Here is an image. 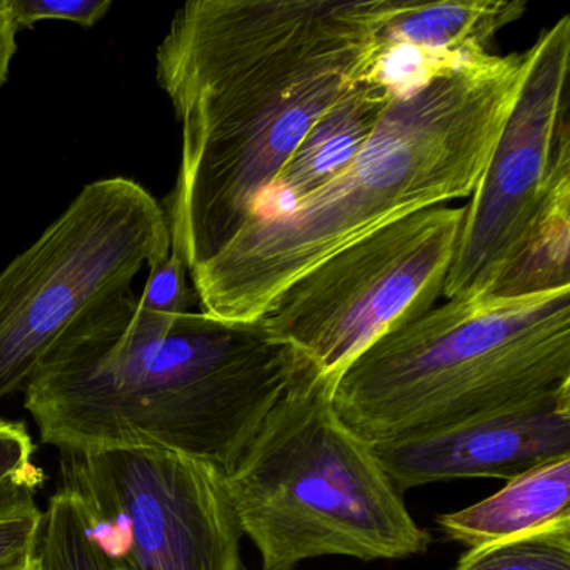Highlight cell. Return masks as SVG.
<instances>
[{"instance_id":"e0dca14e","label":"cell","mask_w":570,"mask_h":570,"mask_svg":"<svg viewBox=\"0 0 570 570\" xmlns=\"http://www.w3.org/2000/svg\"><path fill=\"white\" fill-rule=\"evenodd\" d=\"M45 472L35 463V443L22 423L0 420V513L35 502Z\"/></svg>"},{"instance_id":"52a82bcc","label":"cell","mask_w":570,"mask_h":570,"mask_svg":"<svg viewBox=\"0 0 570 570\" xmlns=\"http://www.w3.org/2000/svg\"><path fill=\"white\" fill-rule=\"evenodd\" d=\"M462 215L433 206L370 233L299 276L258 322L338 380L376 340L435 308Z\"/></svg>"},{"instance_id":"5b68a950","label":"cell","mask_w":570,"mask_h":570,"mask_svg":"<svg viewBox=\"0 0 570 570\" xmlns=\"http://www.w3.org/2000/svg\"><path fill=\"white\" fill-rule=\"evenodd\" d=\"M335 383L306 358L222 475L243 535L262 556V570H293L325 556L406 559L432 542L373 445L336 415Z\"/></svg>"},{"instance_id":"6da1fadb","label":"cell","mask_w":570,"mask_h":570,"mask_svg":"<svg viewBox=\"0 0 570 570\" xmlns=\"http://www.w3.org/2000/svg\"><path fill=\"white\" fill-rule=\"evenodd\" d=\"M379 62L372 0H191L156 52L181 122L165 209L193 269L215 258L315 122Z\"/></svg>"},{"instance_id":"3957f363","label":"cell","mask_w":570,"mask_h":570,"mask_svg":"<svg viewBox=\"0 0 570 570\" xmlns=\"http://www.w3.org/2000/svg\"><path fill=\"white\" fill-rule=\"evenodd\" d=\"M529 69L485 55L399 88L355 159L288 212L253 219L193 269L203 313L255 323L283 289L340 249L405 216L472 196Z\"/></svg>"},{"instance_id":"30bf717a","label":"cell","mask_w":570,"mask_h":570,"mask_svg":"<svg viewBox=\"0 0 570 570\" xmlns=\"http://www.w3.org/2000/svg\"><path fill=\"white\" fill-rule=\"evenodd\" d=\"M373 450L400 493L445 480H512L570 456V385Z\"/></svg>"},{"instance_id":"8fae6325","label":"cell","mask_w":570,"mask_h":570,"mask_svg":"<svg viewBox=\"0 0 570 570\" xmlns=\"http://www.w3.org/2000/svg\"><path fill=\"white\" fill-rule=\"evenodd\" d=\"M522 0L400 2L372 0L379 61L396 49L459 62L489 55L495 36L525 14Z\"/></svg>"},{"instance_id":"4fadbf2b","label":"cell","mask_w":570,"mask_h":570,"mask_svg":"<svg viewBox=\"0 0 570 570\" xmlns=\"http://www.w3.org/2000/svg\"><path fill=\"white\" fill-rule=\"evenodd\" d=\"M570 522V456L535 466L475 505L443 513V532L470 549L519 539Z\"/></svg>"},{"instance_id":"9a60e30c","label":"cell","mask_w":570,"mask_h":570,"mask_svg":"<svg viewBox=\"0 0 570 570\" xmlns=\"http://www.w3.org/2000/svg\"><path fill=\"white\" fill-rule=\"evenodd\" d=\"M570 286V199L533 233L487 298H522Z\"/></svg>"},{"instance_id":"ba28073f","label":"cell","mask_w":570,"mask_h":570,"mask_svg":"<svg viewBox=\"0 0 570 570\" xmlns=\"http://www.w3.org/2000/svg\"><path fill=\"white\" fill-rule=\"evenodd\" d=\"M570 18L529 49V69L475 191L463 206L443 295L487 298L542 219L570 199Z\"/></svg>"},{"instance_id":"ffe728a7","label":"cell","mask_w":570,"mask_h":570,"mask_svg":"<svg viewBox=\"0 0 570 570\" xmlns=\"http://www.w3.org/2000/svg\"><path fill=\"white\" fill-rule=\"evenodd\" d=\"M41 519L36 502L0 513V570L31 560Z\"/></svg>"},{"instance_id":"44dd1931","label":"cell","mask_w":570,"mask_h":570,"mask_svg":"<svg viewBox=\"0 0 570 570\" xmlns=\"http://www.w3.org/2000/svg\"><path fill=\"white\" fill-rule=\"evenodd\" d=\"M18 31V26L9 11L8 0H0V88L8 79L12 58L18 51V42H16Z\"/></svg>"},{"instance_id":"7a4b0ae2","label":"cell","mask_w":570,"mask_h":570,"mask_svg":"<svg viewBox=\"0 0 570 570\" xmlns=\"http://www.w3.org/2000/svg\"><path fill=\"white\" fill-rule=\"evenodd\" d=\"M305 362L259 322L156 315L129 289L76 322L22 392L61 453H176L223 475Z\"/></svg>"},{"instance_id":"277c9868","label":"cell","mask_w":570,"mask_h":570,"mask_svg":"<svg viewBox=\"0 0 570 570\" xmlns=\"http://www.w3.org/2000/svg\"><path fill=\"white\" fill-rule=\"evenodd\" d=\"M566 385L570 286L430 309L346 366L333 390V409L355 435L379 445Z\"/></svg>"},{"instance_id":"ac0fdd59","label":"cell","mask_w":570,"mask_h":570,"mask_svg":"<svg viewBox=\"0 0 570 570\" xmlns=\"http://www.w3.org/2000/svg\"><path fill=\"white\" fill-rule=\"evenodd\" d=\"M188 263L171 248L161 262L149 266V278L138 296L139 306L156 315L176 316L189 312L193 293L188 288Z\"/></svg>"},{"instance_id":"5bb4252c","label":"cell","mask_w":570,"mask_h":570,"mask_svg":"<svg viewBox=\"0 0 570 570\" xmlns=\"http://www.w3.org/2000/svg\"><path fill=\"white\" fill-rule=\"evenodd\" d=\"M31 570H132L91 529L85 507L62 487L42 512Z\"/></svg>"},{"instance_id":"7c38bea8","label":"cell","mask_w":570,"mask_h":570,"mask_svg":"<svg viewBox=\"0 0 570 570\" xmlns=\"http://www.w3.org/2000/svg\"><path fill=\"white\" fill-rule=\"evenodd\" d=\"M399 88L362 82L336 101L292 153L252 219L288 212L295 203L338 176L372 138Z\"/></svg>"},{"instance_id":"7402d4cb","label":"cell","mask_w":570,"mask_h":570,"mask_svg":"<svg viewBox=\"0 0 570 570\" xmlns=\"http://www.w3.org/2000/svg\"><path fill=\"white\" fill-rule=\"evenodd\" d=\"M31 559H32V557H31ZM4 570H31V560H29V562L19 563V566L9 567V569H4Z\"/></svg>"},{"instance_id":"d6986e66","label":"cell","mask_w":570,"mask_h":570,"mask_svg":"<svg viewBox=\"0 0 570 570\" xmlns=\"http://www.w3.org/2000/svg\"><path fill=\"white\" fill-rule=\"evenodd\" d=\"M9 11L18 29H32L46 19L75 22L89 29L109 11L111 0H8Z\"/></svg>"},{"instance_id":"9c48e42d","label":"cell","mask_w":570,"mask_h":570,"mask_svg":"<svg viewBox=\"0 0 570 570\" xmlns=\"http://www.w3.org/2000/svg\"><path fill=\"white\" fill-rule=\"evenodd\" d=\"M61 472L99 542L132 570H243L242 527L213 466L111 450L61 453Z\"/></svg>"},{"instance_id":"8992f818","label":"cell","mask_w":570,"mask_h":570,"mask_svg":"<svg viewBox=\"0 0 570 570\" xmlns=\"http://www.w3.org/2000/svg\"><path fill=\"white\" fill-rule=\"evenodd\" d=\"M171 252L165 206L139 183L86 186L41 238L0 272V400L22 392L76 322L131 289Z\"/></svg>"},{"instance_id":"2e32d148","label":"cell","mask_w":570,"mask_h":570,"mask_svg":"<svg viewBox=\"0 0 570 570\" xmlns=\"http://www.w3.org/2000/svg\"><path fill=\"white\" fill-rule=\"evenodd\" d=\"M453 570H570V522L470 549Z\"/></svg>"}]
</instances>
